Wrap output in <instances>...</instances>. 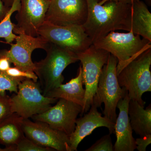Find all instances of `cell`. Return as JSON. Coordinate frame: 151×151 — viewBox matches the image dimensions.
Listing matches in <instances>:
<instances>
[{"label": "cell", "mask_w": 151, "mask_h": 151, "mask_svg": "<svg viewBox=\"0 0 151 151\" xmlns=\"http://www.w3.org/2000/svg\"><path fill=\"white\" fill-rule=\"evenodd\" d=\"M87 0L88 16L82 27L92 41L118 30L131 31L132 0Z\"/></svg>", "instance_id": "cell-1"}, {"label": "cell", "mask_w": 151, "mask_h": 151, "mask_svg": "<svg viewBox=\"0 0 151 151\" xmlns=\"http://www.w3.org/2000/svg\"><path fill=\"white\" fill-rule=\"evenodd\" d=\"M50 148L44 147L35 144L24 136L16 145L15 151H52Z\"/></svg>", "instance_id": "cell-22"}, {"label": "cell", "mask_w": 151, "mask_h": 151, "mask_svg": "<svg viewBox=\"0 0 151 151\" xmlns=\"http://www.w3.org/2000/svg\"><path fill=\"white\" fill-rule=\"evenodd\" d=\"M24 79L14 78L8 75L5 71L0 70V94L6 95V91L17 94L18 85Z\"/></svg>", "instance_id": "cell-21"}, {"label": "cell", "mask_w": 151, "mask_h": 151, "mask_svg": "<svg viewBox=\"0 0 151 151\" xmlns=\"http://www.w3.org/2000/svg\"><path fill=\"white\" fill-rule=\"evenodd\" d=\"M118 62L116 57L110 54L108 62L101 71L92 103L97 108L104 103V117L115 124L117 117V104L127 91L121 87L118 82L116 70Z\"/></svg>", "instance_id": "cell-5"}, {"label": "cell", "mask_w": 151, "mask_h": 151, "mask_svg": "<svg viewBox=\"0 0 151 151\" xmlns=\"http://www.w3.org/2000/svg\"><path fill=\"white\" fill-rule=\"evenodd\" d=\"M56 103L54 106L32 118L36 122L46 123L53 129L70 136L75 129L77 116L82 113V107L62 98L58 99Z\"/></svg>", "instance_id": "cell-9"}, {"label": "cell", "mask_w": 151, "mask_h": 151, "mask_svg": "<svg viewBox=\"0 0 151 151\" xmlns=\"http://www.w3.org/2000/svg\"><path fill=\"white\" fill-rule=\"evenodd\" d=\"M10 62L6 57L0 54V70L6 71L10 67Z\"/></svg>", "instance_id": "cell-27"}, {"label": "cell", "mask_w": 151, "mask_h": 151, "mask_svg": "<svg viewBox=\"0 0 151 151\" xmlns=\"http://www.w3.org/2000/svg\"><path fill=\"white\" fill-rule=\"evenodd\" d=\"M44 59L34 63V72L39 79L43 88V95L63 84L64 78L62 73L70 64L78 60L77 55L73 52L49 43L45 50Z\"/></svg>", "instance_id": "cell-3"}, {"label": "cell", "mask_w": 151, "mask_h": 151, "mask_svg": "<svg viewBox=\"0 0 151 151\" xmlns=\"http://www.w3.org/2000/svg\"><path fill=\"white\" fill-rule=\"evenodd\" d=\"M9 9L5 6L2 0H0V21L5 17Z\"/></svg>", "instance_id": "cell-28"}, {"label": "cell", "mask_w": 151, "mask_h": 151, "mask_svg": "<svg viewBox=\"0 0 151 151\" xmlns=\"http://www.w3.org/2000/svg\"><path fill=\"white\" fill-rule=\"evenodd\" d=\"M8 75L14 78L24 79H30L35 82H37L38 77L35 72L25 71L20 70L16 67H10L5 71Z\"/></svg>", "instance_id": "cell-24"}, {"label": "cell", "mask_w": 151, "mask_h": 151, "mask_svg": "<svg viewBox=\"0 0 151 151\" xmlns=\"http://www.w3.org/2000/svg\"><path fill=\"white\" fill-rule=\"evenodd\" d=\"M136 149L139 151H145L147 146L151 143V134L135 139Z\"/></svg>", "instance_id": "cell-26"}, {"label": "cell", "mask_w": 151, "mask_h": 151, "mask_svg": "<svg viewBox=\"0 0 151 151\" xmlns=\"http://www.w3.org/2000/svg\"><path fill=\"white\" fill-rule=\"evenodd\" d=\"M137 1H139V0H137ZM147 1L149 2H150L151 0H147Z\"/></svg>", "instance_id": "cell-32"}, {"label": "cell", "mask_w": 151, "mask_h": 151, "mask_svg": "<svg viewBox=\"0 0 151 151\" xmlns=\"http://www.w3.org/2000/svg\"><path fill=\"white\" fill-rule=\"evenodd\" d=\"M20 7V0H14L12 6L4 18L0 21V38H4L6 42L11 44L15 40L17 35L13 33L15 24L11 21V17L14 12H18Z\"/></svg>", "instance_id": "cell-20"}, {"label": "cell", "mask_w": 151, "mask_h": 151, "mask_svg": "<svg viewBox=\"0 0 151 151\" xmlns=\"http://www.w3.org/2000/svg\"><path fill=\"white\" fill-rule=\"evenodd\" d=\"M12 113L10 97L0 94V123Z\"/></svg>", "instance_id": "cell-25"}, {"label": "cell", "mask_w": 151, "mask_h": 151, "mask_svg": "<svg viewBox=\"0 0 151 151\" xmlns=\"http://www.w3.org/2000/svg\"><path fill=\"white\" fill-rule=\"evenodd\" d=\"M110 1V0H101L99 2V4L100 5H103L104 3L107 2V1Z\"/></svg>", "instance_id": "cell-31"}, {"label": "cell", "mask_w": 151, "mask_h": 151, "mask_svg": "<svg viewBox=\"0 0 151 151\" xmlns=\"http://www.w3.org/2000/svg\"><path fill=\"white\" fill-rule=\"evenodd\" d=\"M58 100L44 96L37 82L27 78L19 84L17 93L10 97L11 111L29 119L46 111Z\"/></svg>", "instance_id": "cell-6"}, {"label": "cell", "mask_w": 151, "mask_h": 151, "mask_svg": "<svg viewBox=\"0 0 151 151\" xmlns=\"http://www.w3.org/2000/svg\"><path fill=\"white\" fill-rule=\"evenodd\" d=\"M76 55L78 60L81 61L82 80L85 87L82 115L89 111L92 105L101 71L103 66L108 62L110 53L104 50L95 47L92 44L86 50Z\"/></svg>", "instance_id": "cell-7"}, {"label": "cell", "mask_w": 151, "mask_h": 151, "mask_svg": "<svg viewBox=\"0 0 151 151\" xmlns=\"http://www.w3.org/2000/svg\"><path fill=\"white\" fill-rule=\"evenodd\" d=\"M130 100L127 91L117 104L119 113L115 125L116 136L114 146L115 151H134L136 149L135 139L133 137V130L128 114Z\"/></svg>", "instance_id": "cell-15"}, {"label": "cell", "mask_w": 151, "mask_h": 151, "mask_svg": "<svg viewBox=\"0 0 151 151\" xmlns=\"http://www.w3.org/2000/svg\"><path fill=\"white\" fill-rule=\"evenodd\" d=\"M15 44L11 43L9 50L0 51V54L6 57L10 63L22 70L34 72L35 64L32 59V54L37 49L46 50L49 43L40 36L27 35L24 33H18Z\"/></svg>", "instance_id": "cell-11"}, {"label": "cell", "mask_w": 151, "mask_h": 151, "mask_svg": "<svg viewBox=\"0 0 151 151\" xmlns=\"http://www.w3.org/2000/svg\"><path fill=\"white\" fill-rule=\"evenodd\" d=\"M111 134L105 135L98 140L86 151H114Z\"/></svg>", "instance_id": "cell-23"}, {"label": "cell", "mask_w": 151, "mask_h": 151, "mask_svg": "<svg viewBox=\"0 0 151 151\" xmlns=\"http://www.w3.org/2000/svg\"><path fill=\"white\" fill-rule=\"evenodd\" d=\"M137 101L130 100L128 114L132 130L140 137L151 134V106L146 109Z\"/></svg>", "instance_id": "cell-18"}, {"label": "cell", "mask_w": 151, "mask_h": 151, "mask_svg": "<svg viewBox=\"0 0 151 151\" xmlns=\"http://www.w3.org/2000/svg\"><path fill=\"white\" fill-rule=\"evenodd\" d=\"M50 2V0H20V7L15 16L17 24H15L14 32L38 37V31L45 21Z\"/></svg>", "instance_id": "cell-13"}, {"label": "cell", "mask_w": 151, "mask_h": 151, "mask_svg": "<svg viewBox=\"0 0 151 151\" xmlns=\"http://www.w3.org/2000/svg\"><path fill=\"white\" fill-rule=\"evenodd\" d=\"M92 44L95 47L106 50L117 58V74L131 61L151 48V41L142 38L140 36L132 32H111Z\"/></svg>", "instance_id": "cell-2"}, {"label": "cell", "mask_w": 151, "mask_h": 151, "mask_svg": "<svg viewBox=\"0 0 151 151\" xmlns=\"http://www.w3.org/2000/svg\"><path fill=\"white\" fill-rule=\"evenodd\" d=\"M151 41V14L145 3L132 0L131 31Z\"/></svg>", "instance_id": "cell-17"}, {"label": "cell", "mask_w": 151, "mask_h": 151, "mask_svg": "<svg viewBox=\"0 0 151 151\" xmlns=\"http://www.w3.org/2000/svg\"><path fill=\"white\" fill-rule=\"evenodd\" d=\"M39 36L49 43L73 52L76 54L89 48L92 41L82 26H59L45 21L39 29Z\"/></svg>", "instance_id": "cell-8"}, {"label": "cell", "mask_w": 151, "mask_h": 151, "mask_svg": "<svg viewBox=\"0 0 151 151\" xmlns=\"http://www.w3.org/2000/svg\"><path fill=\"white\" fill-rule=\"evenodd\" d=\"M82 69L80 65L78 74L65 84H61L58 87L50 91L45 96L50 98L65 99L81 105L83 110L84 106L85 89L83 88Z\"/></svg>", "instance_id": "cell-16"}, {"label": "cell", "mask_w": 151, "mask_h": 151, "mask_svg": "<svg viewBox=\"0 0 151 151\" xmlns=\"http://www.w3.org/2000/svg\"><path fill=\"white\" fill-rule=\"evenodd\" d=\"M4 4L8 8H10L13 3L14 0H2Z\"/></svg>", "instance_id": "cell-30"}, {"label": "cell", "mask_w": 151, "mask_h": 151, "mask_svg": "<svg viewBox=\"0 0 151 151\" xmlns=\"http://www.w3.org/2000/svg\"><path fill=\"white\" fill-rule=\"evenodd\" d=\"M16 145H11L6 146L4 148L0 147V151H15Z\"/></svg>", "instance_id": "cell-29"}, {"label": "cell", "mask_w": 151, "mask_h": 151, "mask_svg": "<svg viewBox=\"0 0 151 151\" xmlns=\"http://www.w3.org/2000/svg\"><path fill=\"white\" fill-rule=\"evenodd\" d=\"M97 107L92 104L89 112L83 117L76 119L75 129L69 136L70 151H76L81 141L97 128H108L110 134L115 132V123L109 121L97 111Z\"/></svg>", "instance_id": "cell-14"}, {"label": "cell", "mask_w": 151, "mask_h": 151, "mask_svg": "<svg viewBox=\"0 0 151 151\" xmlns=\"http://www.w3.org/2000/svg\"><path fill=\"white\" fill-rule=\"evenodd\" d=\"M22 128L25 136L38 145L58 151H70L69 136L46 123L23 119Z\"/></svg>", "instance_id": "cell-12"}, {"label": "cell", "mask_w": 151, "mask_h": 151, "mask_svg": "<svg viewBox=\"0 0 151 151\" xmlns=\"http://www.w3.org/2000/svg\"><path fill=\"white\" fill-rule=\"evenodd\" d=\"M151 48L131 61L117 74L119 85L127 90L130 100L137 101L142 106L145 105L143 94L151 92Z\"/></svg>", "instance_id": "cell-4"}, {"label": "cell", "mask_w": 151, "mask_h": 151, "mask_svg": "<svg viewBox=\"0 0 151 151\" xmlns=\"http://www.w3.org/2000/svg\"><path fill=\"white\" fill-rule=\"evenodd\" d=\"M87 0H50L45 21L59 26H82L88 16Z\"/></svg>", "instance_id": "cell-10"}, {"label": "cell", "mask_w": 151, "mask_h": 151, "mask_svg": "<svg viewBox=\"0 0 151 151\" xmlns=\"http://www.w3.org/2000/svg\"><path fill=\"white\" fill-rule=\"evenodd\" d=\"M23 118L12 113L0 123V144L6 146L16 145L24 136Z\"/></svg>", "instance_id": "cell-19"}]
</instances>
